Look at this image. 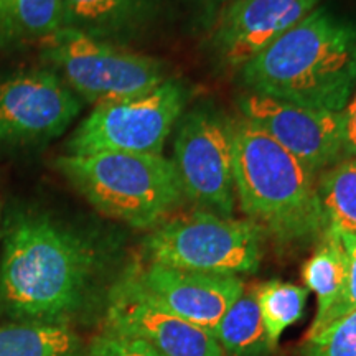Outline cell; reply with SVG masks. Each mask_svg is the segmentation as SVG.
Masks as SVG:
<instances>
[{
  "mask_svg": "<svg viewBox=\"0 0 356 356\" xmlns=\"http://www.w3.org/2000/svg\"><path fill=\"white\" fill-rule=\"evenodd\" d=\"M241 74L256 95L341 113L356 88V25L317 7Z\"/></svg>",
  "mask_w": 356,
  "mask_h": 356,
  "instance_id": "1",
  "label": "cell"
},
{
  "mask_svg": "<svg viewBox=\"0 0 356 356\" xmlns=\"http://www.w3.org/2000/svg\"><path fill=\"white\" fill-rule=\"evenodd\" d=\"M211 333L221 350L231 356H257L274 348L262 323L254 291H244Z\"/></svg>",
  "mask_w": 356,
  "mask_h": 356,
  "instance_id": "16",
  "label": "cell"
},
{
  "mask_svg": "<svg viewBox=\"0 0 356 356\" xmlns=\"http://www.w3.org/2000/svg\"><path fill=\"white\" fill-rule=\"evenodd\" d=\"M343 150L345 159L356 157V88L343 109Z\"/></svg>",
  "mask_w": 356,
  "mask_h": 356,
  "instance_id": "24",
  "label": "cell"
},
{
  "mask_svg": "<svg viewBox=\"0 0 356 356\" xmlns=\"http://www.w3.org/2000/svg\"><path fill=\"white\" fill-rule=\"evenodd\" d=\"M89 356H162L152 345L140 338L122 335L114 330L104 332L92 341Z\"/></svg>",
  "mask_w": 356,
  "mask_h": 356,
  "instance_id": "22",
  "label": "cell"
},
{
  "mask_svg": "<svg viewBox=\"0 0 356 356\" xmlns=\"http://www.w3.org/2000/svg\"><path fill=\"white\" fill-rule=\"evenodd\" d=\"M231 131L234 193L244 215L279 239L322 234L318 175L243 115Z\"/></svg>",
  "mask_w": 356,
  "mask_h": 356,
  "instance_id": "3",
  "label": "cell"
},
{
  "mask_svg": "<svg viewBox=\"0 0 356 356\" xmlns=\"http://www.w3.org/2000/svg\"><path fill=\"white\" fill-rule=\"evenodd\" d=\"M81 113V101L50 70L0 78V147H26L60 137Z\"/></svg>",
  "mask_w": 356,
  "mask_h": 356,
  "instance_id": "9",
  "label": "cell"
},
{
  "mask_svg": "<svg viewBox=\"0 0 356 356\" xmlns=\"http://www.w3.org/2000/svg\"><path fill=\"white\" fill-rule=\"evenodd\" d=\"M108 325L109 330L147 341L162 356H225L210 330L150 304L122 282L113 292Z\"/></svg>",
  "mask_w": 356,
  "mask_h": 356,
  "instance_id": "13",
  "label": "cell"
},
{
  "mask_svg": "<svg viewBox=\"0 0 356 356\" xmlns=\"http://www.w3.org/2000/svg\"><path fill=\"white\" fill-rule=\"evenodd\" d=\"M12 37L10 26H8L7 10H6V0H0V38Z\"/></svg>",
  "mask_w": 356,
  "mask_h": 356,
  "instance_id": "25",
  "label": "cell"
},
{
  "mask_svg": "<svg viewBox=\"0 0 356 356\" xmlns=\"http://www.w3.org/2000/svg\"><path fill=\"white\" fill-rule=\"evenodd\" d=\"M264 229L251 220L193 211L159 222L147 236L149 262L216 275L259 269Z\"/></svg>",
  "mask_w": 356,
  "mask_h": 356,
  "instance_id": "6",
  "label": "cell"
},
{
  "mask_svg": "<svg viewBox=\"0 0 356 356\" xmlns=\"http://www.w3.org/2000/svg\"><path fill=\"white\" fill-rule=\"evenodd\" d=\"M42 55L66 86L89 104L144 96L167 81L165 66L155 58L124 50L121 44L99 40L63 26L40 42Z\"/></svg>",
  "mask_w": 356,
  "mask_h": 356,
  "instance_id": "5",
  "label": "cell"
},
{
  "mask_svg": "<svg viewBox=\"0 0 356 356\" xmlns=\"http://www.w3.org/2000/svg\"><path fill=\"white\" fill-rule=\"evenodd\" d=\"M185 102V88L167 79L144 96L96 106L71 134L66 150L70 155H162Z\"/></svg>",
  "mask_w": 356,
  "mask_h": 356,
  "instance_id": "7",
  "label": "cell"
},
{
  "mask_svg": "<svg viewBox=\"0 0 356 356\" xmlns=\"http://www.w3.org/2000/svg\"><path fill=\"white\" fill-rule=\"evenodd\" d=\"M121 282L150 304L210 332L244 292L239 275L193 273L155 262L134 267Z\"/></svg>",
  "mask_w": 356,
  "mask_h": 356,
  "instance_id": "11",
  "label": "cell"
},
{
  "mask_svg": "<svg viewBox=\"0 0 356 356\" xmlns=\"http://www.w3.org/2000/svg\"><path fill=\"white\" fill-rule=\"evenodd\" d=\"M12 37L48 38L63 29V0H6Z\"/></svg>",
  "mask_w": 356,
  "mask_h": 356,
  "instance_id": "20",
  "label": "cell"
},
{
  "mask_svg": "<svg viewBox=\"0 0 356 356\" xmlns=\"http://www.w3.org/2000/svg\"><path fill=\"white\" fill-rule=\"evenodd\" d=\"M254 293L266 333L270 343L275 346L286 328L300 320L309 289L280 280H269L257 286Z\"/></svg>",
  "mask_w": 356,
  "mask_h": 356,
  "instance_id": "19",
  "label": "cell"
},
{
  "mask_svg": "<svg viewBox=\"0 0 356 356\" xmlns=\"http://www.w3.org/2000/svg\"><path fill=\"white\" fill-rule=\"evenodd\" d=\"M318 3L320 0H233L215 30L218 55L226 65L243 68Z\"/></svg>",
  "mask_w": 356,
  "mask_h": 356,
  "instance_id": "12",
  "label": "cell"
},
{
  "mask_svg": "<svg viewBox=\"0 0 356 356\" xmlns=\"http://www.w3.org/2000/svg\"><path fill=\"white\" fill-rule=\"evenodd\" d=\"M96 267V251L81 236L47 216H26L8 231L2 291L17 314L58 318L78 309Z\"/></svg>",
  "mask_w": 356,
  "mask_h": 356,
  "instance_id": "2",
  "label": "cell"
},
{
  "mask_svg": "<svg viewBox=\"0 0 356 356\" xmlns=\"http://www.w3.org/2000/svg\"><path fill=\"white\" fill-rule=\"evenodd\" d=\"M78 337L60 325L0 327V356H73Z\"/></svg>",
  "mask_w": 356,
  "mask_h": 356,
  "instance_id": "18",
  "label": "cell"
},
{
  "mask_svg": "<svg viewBox=\"0 0 356 356\" xmlns=\"http://www.w3.org/2000/svg\"><path fill=\"white\" fill-rule=\"evenodd\" d=\"M162 0H63V26L121 44L149 29Z\"/></svg>",
  "mask_w": 356,
  "mask_h": 356,
  "instance_id": "14",
  "label": "cell"
},
{
  "mask_svg": "<svg viewBox=\"0 0 356 356\" xmlns=\"http://www.w3.org/2000/svg\"><path fill=\"white\" fill-rule=\"evenodd\" d=\"M172 162L185 198L203 211L233 215L236 193L229 119L202 108L185 114L177 131Z\"/></svg>",
  "mask_w": 356,
  "mask_h": 356,
  "instance_id": "8",
  "label": "cell"
},
{
  "mask_svg": "<svg viewBox=\"0 0 356 356\" xmlns=\"http://www.w3.org/2000/svg\"><path fill=\"white\" fill-rule=\"evenodd\" d=\"M353 310H356V248L350 251L348 275H346L343 292H341V296L338 297V300L330 307V309H328V312L323 315V317L314 320L307 338L315 335V333H318L320 330H323L325 327H328L332 322H335L337 318L343 317V315L350 314V312Z\"/></svg>",
  "mask_w": 356,
  "mask_h": 356,
  "instance_id": "23",
  "label": "cell"
},
{
  "mask_svg": "<svg viewBox=\"0 0 356 356\" xmlns=\"http://www.w3.org/2000/svg\"><path fill=\"white\" fill-rule=\"evenodd\" d=\"M322 234L333 236L346 251L356 248V157L340 160L318 177Z\"/></svg>",
  "mask_w": 356,
  "mask_h": 356,
  "instance_id": "15",
  "label": "cell"
},
{
  "mask_svg": "<svg viewBox=\"0 0 356 356\" xmlns=\"http://www.w3.org/2000/svg\"><path fill=\"white\" fill-rule=\"evenodd\" d=\"M305 356H356V310L307 338Z\"/></svg>",
  "mask_w": 356,
  "mask_h": 356,
  "instance_id": "21",
  "label": "cell"
},
{
  "mask_svg": "<svg viewBox=\"0 0 356 356\" xmlns=\"http://www.w3.org/2000/svg\"><path fill=\"white\" fill-rule=\"evenodd\" d=\"M53 167L97 211L132 228H155L185 198L163 155L66 154Z\"/></svg>",
  "mask_w": 356,
  "mask_h": 356,
  "instance_id": "4",
  "label": "cell"
},
{
  "mask_svg": "<svg viewBox=\"0 0 356 356\" xmlns=\"http://www.w3.org/2000/svg\"><path fill=\"white\" fill-rule=\"evenodd\" d=\"M241 115L309 167L315 175L345 159L343 111H323L249 92Z\"/></svg>",
  "mask_w": 356,
  "mask_h": 356,
  "instance_id": "10",
  "label": "cell"
},
{
  "mask_svg": "<svg viewBox=\"0 0 356 356\" xmlns=\"http://www.w3.org/2000/svg\"><path fill=\"white\" fill-rule=\"evenodd\" d=\"M350 252L333 236L322 234V241L302 269V277L309 291L317 296V315L323 317L343 292L348 275Z\"/></svg>",
  "mask_w": 356,
  "mask_h": 356,
  "instance_id": "17",
  "label": "cell"
}]
</instances>
